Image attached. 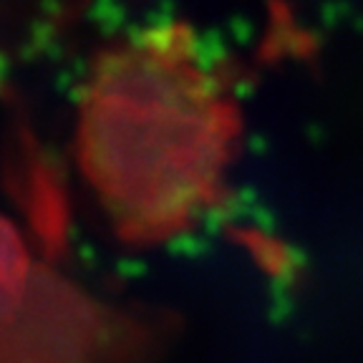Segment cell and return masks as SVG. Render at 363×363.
<instances>
[{
  "mask_svg": "<svg viewBox=\"0 0 363 363\" xmlns=\"http://www.w3.org/2000/svg\"><path fill=\"white\" fill-rule=\"evenodd\" d=\"M238 136L230 86L184 23L104 48L81 89V174L126 242H164L210 210Z\"/></svg>",
  "mask_w": 363,
  "mask_h": 363,
  "instance_id": "6da1fadb",
  "label": "cell"
},
{
  "mask_svg": "<svg viewBox=\"0 0 363 363\" xmlns=\"http://www.w3.org/2000/svg\"><path fill=\"white\" fill-rule=\"evenodd\" d=\"M162 328L96 301L53 270H35L0 328V363H157Z\"/></svg>",
  "mask_w": 363,
  "mask_h": 363,
  "instance_id": "7a4b0ae2",
  "label": "cell"
},
{
  "mask_svg": "<svg viewBox=\"0 0 363 363\" xmlns=\"http://www.w3.org/2000/svg\"><path fill=\"white\" fill-rule=\"evenodd\" d=\"M6 179L38 245H43L48 255L61 252L71 222L66 184L56 164L26 131L8 142Z\"/></svg>",
  "mask_w": 363,
  "mask_h": 363,
  "instance_id": "3957f363",
  "label": "cell"
},
{
  "mask_svg": "<svg viewBox=\"0 0 363 363\" xmlns=\"http://www.w3.org/2000/svg\"><path fill=\"white\" fill-rule=\"evenodd\" d=\"M33 272L23 238L11 222L0 217V328L21 308Z\"/></svg>",
  "mask_w": 363,
  "mask_h": 363,
  "instance_id": "277c9868",
  "label": "cell"
}]
</instances>
